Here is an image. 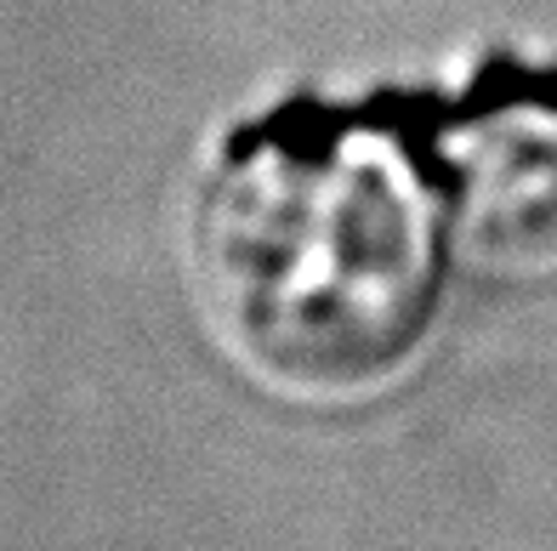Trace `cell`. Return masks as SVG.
<instances>
[{
    "label": "cell",
    "instance_id": "7a4b0ae2",
    "mask_svg": "<svg viewBox=\"0 0 557 551\" xmlns=\"http://www.w3.org/2000/svg\"><path fill=\"white\" fill-rule=\"evenodd\" d=\"M455 245L478 267L557 273V68L495 58L461 91L421 97Z\"/></svg>",
    "mask_w": 557,
    "mask_h": 551
},
{
    "label": "cell",
    "instance_id": "6da1fadb",
    "mask_svg": "<svg viewBox=\"0 0 557 551\" xmlns=\"http://www.w3.org/2000/svg\"><path fill=\"white\" fill-rule=\"evenodd\" d=\"M455 222L421 97H301L216 148L188 216L199 308L262 381L352 398L404 375L449 308Z\"/></svg>",
    "mask_w": 557,
    "mask_h": 551
}]
</instances>
